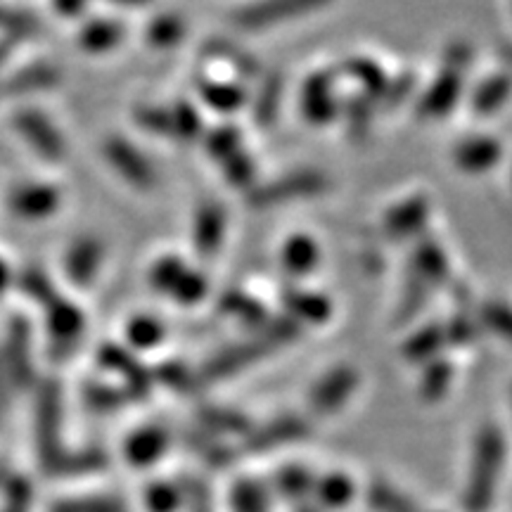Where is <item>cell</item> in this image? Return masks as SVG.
Segmentation results:
<instances>
[{
    "mask_svg": "<svg viewBox=\"0 0 512 512\" xmlns=\"http://www.w3.org/2000/svg\"><path fill=\"white\" fill-rule=\"evenodd\" d=\"M505 465V437L501 427L484 425L472 446L470 470H467L463 508L465 512H489L496 501L498 482Z\"/></svg>",
    "mask_w": 512,
    "mask_h": 512,
    "instance_id": "obj_1",
    "label": "cell"
},
{
    "mask_svg": "<svg viewBox=\"0 0 512 512\" xmlns=\"http://www.w3.org/2000/svg\"><path fill=\"white\" fill-rule=\"evenodd\" d=\"M36 456L43 470L53 475L55 465L67 451L64 446V396L62 384L55 377H38L34 384V408H31Z\"/></svg>",
    "mask_w": 512,
    "mask_h": 512,
    "instance_id": "obj_2",
    "label": "cell"
},
{
    "mask_svg": "<svg viewBox=\"0 0 512 512\" xmlns=\"http://www.w3.org/2000/svg\"><path fill=\"white\" fill-rule=\"evenodd\" d=\"M34 337V325L22 313H15L5 325L0 339V368L8 377L12 392H27L38 382Z\"/></svg>",
    "mask_w": 512,
    "mask_h": 512,
    "instance_id": "obj_3",
    "label": "cell"
},
{
    "mask_svg": "<svg viewBox=\"0 0 512 512\" xmlns=\"http://www.w3.org/2000/svg\"><path fill=\"white\" fill-rule=\"evenodd\" d=\"M15 136L29 147L38 159L48 164H60L69 155L67 138L57 121L38 105H19L10 117Z\"/></svg>",
    "mask_w": 512,
    "mask_h": 512,
    "instance_id": "obj_4",
    "label": "cell"
},
{
    "mask_svg": "<svg viewBox=\"0 0 512 512\" xmlns=\"http://www.w3.org/2000/svg\"><path fill=\"white\" fill-rule=\"evenodd\" d=\"M330 188V178L318 169H299L292 174L278 176L268 183L254 185L247 190V204L252 209H271L280 204L311 200V197L323 195Z\"/></svg>",
    "mask_w": 512,
    "mask_h": 512,
    "instance_id": "obj_5",
    "label": "cell"
},
{
    "mask_svg": "<svg viewBox=\"0 0 512 512\" xmlns=\"http://www.w3.org/2000/svg\"><path fill=\"white\" fill-rule=\"evenodd\" d=\"M64 204V190L60 183L29 178L12 185L5 195V207L19 221H46L55 216Z\"/></svg>",
    "mask_w": 512,
    "mask_h": 512,
    "instance_id": "obj_6",
    "label": "cell"
},
{
    "mask_svg": "<svg viewBox=\"0 0 512 512\" xmlns=\"http://www.w3.org/2000/svg\"><path fill=\"white\" fill-rule=\"evenodd\" d=\"M102 157L121 181L138 190L157 185V169L140 147L124 136H110L102 143Z\"/></svg>",
    "mask_w": 512,
    "mask_h": 512,
    "instance_id": "obj_7",
    "label": "cell"
},
{
    "mask_svg": "<svg viewBox=\"0 0 512 512\" xmlns=\"http://www.w3.org/2000/svg\"><path fill=\"white\" fill-rule=\"evenodd\" d=\"M105 242L95 235H79L62 254V273L74 290H91L105 266Z\"/></svg>",
    "mask_w": 512,
    "mask_h": 512,
    "instance_id": "obj_8",
    "label": "cell"
},
{
    "mask_svg": "<svg viewBox=\"0 0 512 512\" xmlns=\"http://www.w3.org/2000/svg\"><path fill=\"white\" fill-rule=\"evenodd\" d=\"M41 311L43 330H46L50 347L55 351H72L74 347H79L83 332H86V313L79 304L60 292Z\"/></svg>",
    "mask_w": 512,
    "mask_h": 512,
    "instance_id": "obj_9",
    "label": "cell"
},
{
    "mask_svg": "<svg viewBox=\"0 0 512 512\" xmlns=\"http://www.w3.org/2000/svg\"><path fill=\"white\" fill-rule=\"evenodd\" d=\"M361 375L354 366L330 368L309 392V411L318 418H330L347 406L351 396L356 394Z\"/></svg>",
    "mask_w": 512,
    "mask_h": 512,
    "instance_id": "obj_10",
    "label": "cell"
},
{
    "mask_svg": "<svg viewBox=\"0 0 512 512\" xmlns=\"http://www.w3.org/2000/svg\"><path fill=\"white\" fill-rule=\"evenodd\" d=\"M323 8L311 0H278V3H254L230 12V24L242 31H264L292 22V19L309 15Z\"/></svg>",
    "mask_w": 512,
    "mask_h": 512,
    "instance_id": "obj_11",
    "label": "cell"
},
{
    "mask_svg": "<svg viewBox=\"0 0 512 512\" xmlns=\"http://www.w3.org/2000/svg\"><path fill=\"white\" fill-rule=\"evenodd\" d=\"M98 363L124 380V387L121 389L126 392L128 401L145 399L150 394L152 384H155L150 370L143 368V363L131 354V349L121 347V344H102L98 351Z\"/></svg>",
    "mask_w": 512,
    "mask_h": 512,
    "instance_id": "obj_12",
    "label": "cell"
},
{
    "mask_svg": "<svg viewBox=\"0 0 512 512\" xmlns=\"http://www.w3.org/2000/svg\"><path fill=\"white\" fill-rule=\"evenodd\" d=\"M62 69L50 60H34L0 76V98H22L60 86Z\"/></svg>",
    "mask_w": 512,
    "mask_h": 512,
    "instance_id": "obj_13",
    "label": "cell"
},
{
    "mask_svg": "<svg viewBox=\"0 0 512 512\" xmlns=\"http://www.w3.org/2000/svg\"><path fill=\"white\" fill-rule=\"evenodd\" d=\"M311 422L309 418L297 413H285L278 415V418L268 420L266 425L252 427V432L245 437L247 451L252 453H264L273 451V448L290 446L294 441H302L309 437Z\"/></svg>",
    "mask_w": 512,
    "mask_h": 512,
    "instance_id": "obj_14",
    "label": "cell"
},
{
    "mask_svg": "<svg viewBox=\"0 0 512 512\" xmlns=\"http://www.w3.org/2000/svg\"><path fill=\"white\" fill-rule=\"evenodd\" d=\"M430 197L427 195H411L399 204H394L387 214L382 216V233L389 240H406L413 238L425 230L427 219H430Z\"/></svg>",
    "mask_w": 512,
    "mask_h": 512,
    "instance_id": "obj_15",
    "label": "cell"
},
{
    "mask_svg": "<svg viewBox=\"0 0 512 512\" xmlns=\"http://www.w3.org/2000/svg\"><path fill=\"white\" fill-rule=\"evenodd\" d=\"M463 88V72L444 67V72L422 91L418 100V114L422 119H444L446 114L458 105Z\"/></svg>",
    "mask_w": 512,
    "mask_h": 512,
    "instance_id": "obj_16",
    "label": "cell"
},
{
    "mask_svg": "<svg viewBox=\"0 0 512 512\" xmlns=\"http://www.w3.org/2000/svg\"><path fill=\"white\" fill-rule=\"evenodd\" d=\"M339 100L335 95V74L316 72L302 88V114L311 124H328L337 117Z\"/></svg>",
    "mask_w": 512,
    "mask_h": 512,
    "instance_id": "obj_17",
    "label": "cell"
},
{
    "mask_svg": "<svg viewBox=\"0 0 512 512\" xmlns=\"http://www.w3.org/2000/svg\"><path fill=\"white\" fill-rule=\"evenodd\" d=\"M268 351L271 349L266 347L264 339H254V342H245V344H238V347L223 349L221 354H216L207 366H204L202 382L226 380V377L240 373V370H245L247 366H252V363L259 361V358H264Z\"/></svg>",
    "mask_w": 512,
    "mask_h": 512,
    "instance_id": "obj_18",
    "label": "cell"
},
{
    "mask_svg": "<svg viewBox=\"0 0 512 512\" xmlns=\"http://www.w3.org/2000/svg\"><path fill=\"white\" fill-rule=\"evenodd\" d=\"M228 226V214L219 202H204L197 209L195 221H192V242H195V252L204 256H214L223 245Z\"/></svg>",
    "mask_w": 512,
    "mask_h": 512,
    "instance_id": "obj_19",
    "label": "cell"
},
{
    "mask_svg": "<svg viewBox=\"0 0 512 512\" xmlns=\"http://www.w3.org/2000/svg\"><path fill=\"white\" fill-rule=\"evenodd\" d=\"M126 38L124 22L114 17H88L83 19L79 31H76V43L83 53L105 55L119 48Z\"/></svg>",
    "mask_w": 512,
    "mask_h": 512,
    "instance_id": "obj_20",
    "label": "cell"
},
{
    "mask_svg": "<svg viewBox=\"0 0 512 512\" xmlns=\"http://www.w3.org/2000/svg\"><path fill=\"white\" fill-rule=\"evenodd\" d=\"M169 448V432L159 425L138 427L124 441V460L133 467H150L162 460Z\"/></svg>",
    "mask_w": 512,
    "mask_h": 512,
    "instance_id": "obj_21",
    "label": "cell"
},
{
    "mask_svg": "<svg viewBox=\"0 0 512 512\" xmlns=\"http://www.w3.org/2000/svg\"><path fill=\"white\" fill-rule=\"evenodd\" d=\"M503 157V145L496 138L475 136L465 138L463 143L453 147V162L465 174H484V171L494 169Z\"/></svg>",
    "mask_w": 512,
    "mask_h": 512,
    "instance_id": "obj_22",
    "label": "cell"
},
{
    "mask_svg": "<svg viewBox=\"0 0 512 512\" xmlns=\"http://www.w3.org/2000/svg\"><path fill=\"white\" fill-rule=\"evenodd\" d=\"M408 271L418 275L422 283H427L430 287H439L441 283H446L448 275H451V264H448L444 247H441L437 240L422 238L418 242V247L413 249Z\"/></svg>",
    "mask_w": 512,
    "mask_h": 512,
    "instance_id": "obj_23",
    "label": "cell"
},
{
    "mask_svg": "<svg viewBox=\"0 0 512 512\" xmlns=\"http://www.w3.org/2000/svg\"><path fill=\"white\" fill-rule=\"evenodd\" d=\"M287 318H292L299 328L304 325H325L330 318L332 304L328 297L306 290H287L283 294Z\"/></svg>",
    "mask_w": 512,
    "mask_h": 512,
    "instance_id": "obj_24",
    "label": "cell"
},
{
    "mask_svg": "<svg viewBox=\"0 0 512 512\" xmlns=\"http://www.w3.org/2000/svg\"><path fill=\"white\" fill-rule=\"evenodd\" d=\"M320 261V247L311 235H292L280 249V268L294 278H304L316 271Z\"/></svg>",
    "mask_w": 512,
    "mask_h": 512,
    "instance_id": "obj_25",
    "label": "cell"
},
{
    "mask_svg": "<svg viewBox=\"0 0 512 512\" xmlns=\"http://www.w3.org/2000/svg\"><path fill=\"white\" fill-rule=\"evenodd\" d=\"M15 290L22 294L24 299H29L31 304L41 306V309L46 304L53 302L57 294H60V290H57V285H55V280L50 278V273L46 271V268H41L36 264L17 268Z\"/></svg>",
    "mask_w": 512,
    "mask_h": 512,
    "instance_id": "obj_26",
    "label": "cell"
},
{
    "mask_svg": "<svg viewBox=\"0 0 512 512\" xmlns=\"http://www.w3.org/2000/svg\"><path fill=\"white\" fill-rule=\"evenodd\" d=\"M354 494V479L344 475V472H328V475L316 477L311 496L316 498V505L320 510H339L351 503Z\"/></svg>",
    "mask_w": 512,
    "mask_h": 512,
    "instance_id": "obj_27",
    "label": "cell"
},
{
    "mask_svg": "<svg viewBox=\"0 0 512 512\" xmlns=\"http://www.w3.org/2000/svg\"><path fill=\"white\" fill-rule=\"evenodd\" d=\"M512 98V74H494L477 86L472 95V112L479 117H491V114L501 110Z\"/></svg>",
    "mask_w": 512,
    "mask_h": 512,
    "instance_id": "obj_28",
    "label": "cell"
},
{
    "mask_svg": "<svg viewBox=\"0 0 512 512\" xmlns=\"http://www.w3.org/2000/svg\"><path fill=\"white\" fill-rule=\"evenodd\" d=\"M446 344V325L434 323L411 335V339L403 344V356L411 363H430L434 358H439L441 349H444Z\"/></svg>",
    "mask_w": 512,
    "mask_h": 512,
    "instance_id": "obj_29",
    "label": "cell"
},
{
    "mask_svg": "<svg viewBox=\"0 0 512 512\" xmlns=\"http://www.w3.org/2000/svg\"><path fill=\"white\" fill-rule=\"evenodd\" d=\"M166 328L162 320L155 316H147V313H138L126 323L124 328V339L126 349L131 351H152L157 349L159 344L164 342Z\"/></svg>",
    "mask_w": 512,
    "mask_h": 512,
    "instance_id": "obj_30",
    "label": "cell"
},
{
    "mask_svg": "<svg viewBox=\"0 0 512 512\" xmlns=\"http://www.w3.org/2000/svg\"><path fill=\"white\" fill-rule=\"evenodd\" d=\"M107 463V453L98 446H88V448H79V451H64V456L60 458V463L55 465L53 475H62V477H81V475H95V472L105 470Z\"/></svg>",
    "mask_w": 512,
    "mask_h": 512,
    "instance_id": "obj_31",
    "label": "cell"
},
{
    "mask_svg": "<svg viewBox=\"0 0 512 512\" xmlns=\"http://www.w3.org/2000/svg\"><path fill=\"white\" fill-rule=\"evenodd\" d=\"M43 31V22L36 12L27 8H12V5H0V38L8 41H24V38L38 36Z\"/></svg>",
    "mask_w": 512,
    "mask_h": 512,
    "instance_id": "obj_32",
    "label": "cell"
},
{
    "mask_svg": "<svg viewBox=\"0 0 512 512\" xmlns=\"http://www.w3.org/2000/svg\"><path fill=\"white\" fill-rule=\"evenodd\" d=\"M185 31H188V24H185V19L181 15H176V12H164V15L152 17L150 22H147L145 43L157 50L174 48L183 41Z\"/></svg>",
    "mask_w": 512,
    "mask_h": 512,
    "instance_id": "obj_33",
    "label": "cell"
},
{
    "mask_svg": "<svg viewBox=\"0 0 512 512\" xmlns=\"http://www.w3.org/2000/svg\"><path fill=\"white\" fill-rule=\"evenodd\" d=\"M285 81L280 74H266L261 81L259 93L254 98V121L259 126H271L278 119L280 102H283Z\"/></svg>",
    "mask_w": 512,
    "mask_h": 512,
    "instance_id": "obj_34",
    "label": "cell"
},
{
    "mask_svg": "<svg viewBox=\"0 0 512 512\" xmlns=\"http://www.w3.org/2000/svg\"><path fill=\"white\" fill-rule=\"evenodd\" d=\"M197 91H200L202 100L207 102L211 110L216 112H235L245 105L247 95L238 83L230 81H200L197 83Z\"/></svg>",
    "mask_w": 512,
    "mask_h": 512,
    "instance_id": "obj_35",
    "label": "cell"
},
{
    "mask_svg": "<svg viewBox=\"0 0 512 512\" xmlns=\"http://www.w3.org/2000/svg\"><path fill=\"white\" fill-rule=\"evenodd\" d=\"M313 484H316V477H313L309 467L302 465L280 467L278 475L273 477V489L283 498H290V501H304L306 496H311Z\"/></svg>",
    "mask_w": 512,
    "mask_h": 512,
    "instance_id": "obj_36",
    "label": "cell"
},
{
    "mask_svg": "<svg viewBox=\"0 0 512 512\" xmlns=\"http://www.w3.org/2000/svg\"><path fill=\"white\" fill-rule=\"evenodd\" d=\"M230 508L233 512H268L271 510L268 489L256 479H238L230 491Z\"/></svg>",
    "mask_w": 512,
    "mask_h": 512,
    "instance_id": "obj_37",
    "label": "cell"
},
{
    "mask_svg": "<svg viewBox=\"0 0 512 512\" xmlns=\"http://www.w3.org/2000/svg\"><path fill=\"white\" fill-rule=\"evenodd\" d=\"M344 69H347V74L351 76V79L361 83V95H366L368 100L384 98V91H387L389 79L384 76L382 67H377V64L370 60H361V57H356V60H349L347 64H344Z\"/></svg>",
    "mask_w": 512,
    "mask_h": 512,
    "instance_id": "obj_38",
    "label": "cell"
},
{
    "mask_svg": "<svg viewBox=\"0 0 512 512\" xmlns=\"http://www.w3.org/2000/svg\"><path fill=\"white\" fill-rule=\"evenodd\" d=\"M171 114V136L183 143H192V140H200L204 136V121L200 112L185 100H176L174 105H169Z\"/></svg>",
    "mask_w": 512,
    "mask_h": 512,
    "instance_id": "obj_39",
    "label": "cell"
},
{
    "mask_svg": "<svg viewBox=\"0 0 512 512\" xmlns=\"http://www.w3.org/2000/svg\"><path fill=\"white\" fill-rule=\"evenodd\" d=\"M200 420L207 427V432L214 434H238V437H247L252 432V425L242 413L230 411V408L207 406L200 411Z\"/></svg>",
    "mask_w": 512,
    "mask_h": 512,
    "instance_id": "obj_40",
    "label": "cell"
},
{
    "mask_svg": "<svg viewBox=\"0 0 512 512\" xmlns=\"http://www.w3.org/2000/svg\"><path fill=\"white\" fill-rule=\"evenodd\" d=\"M368 505L375 512H420V508L411 498L396 491L392 484L380 482V479H375L368 486Z\"/></svg>",
    "mask_w": 512,
    "mask_h": 512,
    "instance_id": "obj_41",
    "label": "cell"
},
{
    "mask_svg": "<svg viewBox=\"0 0 512 512\" xmlns=\"http://www.w3.org/2000/svg\"><path fill=\"white\" fill-rule=\"evenodd\" d=\"M453 382V366L446 361V358H434V361L427 363L425 373H422L420 380V396L425 401H439L441 396L448 392Z\"/></svg>",
    "mask_w": 512,
    "mask_h": 512,
    "instance_id": "obj_42",
    "label": "cell"
},
{
    "mask_svg": "<svg viewBox=\"0 0 512 512\" xmlns=\"http://www.w3.org/2000/svg\"><path fill=\"white\" fill-rule=\"evenodd\" d=\"M202 140H204V147H207V155L219 159V162L242 150V133L240 128L233 124H221L216 128H209V131H204Z\"/></svg>",
    "mask_w": 512,
    "mask_h": 512,
    "instance_id": "obj_43",
    "label": "cell"
},
{
    "mask_svg": "<svg viewBox=\"0 0 512 512\" xmlns=\"http://www.w3.org/2000/svg\"><path fill=\"white\" fill-rule=\"evenodd\" d=\"M185 271H188V264L176 254H164L152 264L150 268V285L155 287L157 292L171 294V290L178 285V280L183 278Z\"/></svg>",
    "mask_w": 512,
    "mask_h": 512,
    "instance_id": "obj_44",
    "label": "cell"
},
{
    "mask_svg": "<svg viewBox=\"0 0 512 512\" xmlns=\"http://www.w3.org/2000/svg\"><path fill=\"white\" fill-rule=\"evenodd\" d=\"M430 290H432L430 285L422 283L418 275H413L411 271H408L406 287H403L399 309H396V320L408 323V320L418 316V313L425 309V302H427V297H430Z\"/></svg>",
    "mask_w": 512,
    "mask_h": 512,
    "instance_id": "obj_45",
    "label": "cell"
},
{
    "mask_svg": "<svg viewBox=\"0 0 512 512\" xmlns=\"http://www.w3.org/2000/svg\"><path fill=\"white\" fill-rule=\"evenodd\" d=\"M185 503V489L171 482H155L145 489V508L150 512H178Z\"/></svg>",
    "mask_w": 512,
    "mask_h": 512,
    "instance_id": "obj_46",
    "label": "cell"
},
{
    "mask_svg": "<svg viewBox=\"0 0 512 512\" xmlns=\"http://www.w3.org/2000/svg\"><path fill=\"white\" fill-rule=\"evenodd\" d=\"M204 50H207L211 57H216V60L230 62L240 74H245V76H254L261 72V64L256 62L252 55L245 53V50L238 46H233V43L223 41V38H216V41L207 43V48Z\"/></svg>",
    "mask_w": 512,
    "mask_h": 512,
    "instance_id": "obj_47",
    "label": "cell"
},
{
    "mask_svg": "<svg viewBox=\"0 0 512 512\" xmlns=\"http://www.w3.org/2000/svg\"><path fill=\"white\" fill-rule=\"evenodd\" d=\"M50 512H128L124 501L110 496H86V498H64L50 505Z\"/></svg>",
    "mask_w": 512,
    "mask_h": 512,
    "instance_id": "obj_48",
    "label": "cell"
},
{
    "mask_svg": "<svg viewBox=\"0 0 512 512\" xmlns=\"http://www.w3.org/2000/svg\"><path fill=\"white\" fill-rule=\"evenodd\" d=\"M83 399L91 408L100 413L107 411H117V408L124 406L128 401L126 392L121 387H114V384H102V382H93L83 389Z\"/></svg>",
    "mask_w": 512,
    "mask_h": 512,
    "instance_id": "obj_49",
    "label": "cell"
},
{
    "mask_svg": "<svg viewBox=\"0 0 512 512\" xmlns=\"http://www.w3.org/2000/svg\"><path fill=\"white\" fill-rule=\"evenodd\" d=\"M221 164H223V178H226L230 185H235V188H245V190L254 188L256 164L245 150L235 152V155L223 159Z\"/></svg>",
    "mask_w": 512,
    "mask_h": 512,
    "instance_id": "obj_50",
    "label": "cell"
},
{
    "mask_svg": "<svg viewBox=\"0 0 512 512\" xmlns=\"http://www.w3.org/2000/svg\"><path fill=\"white\" fill-rule=\"evenodd\" d=\"M207 292H209L207 278H204L200 271H192V268H188L183 278L178 280V285L171 290L169 297L181 306H195L207 297Z\"/></svg>",
    "mask_w": 512,
    "mask_h": 512,
    "instance_id": "obj_51",
    "label": "cell"
},
{
    "mask_svg": "<svg viewBox=\"0 0 512 512\" xmlns=\"http://www.w3.org/2000/svg\"><path fill=\"white\" fill-rule=\"evenodd\" d=\"M133 119L147 133H155L159 138H174L171 136V114L169 107L162 105H138L133 110Z\"/></svg>",
    "mask_w": 512,
    "mask_h": 512,
    "instance_id": "obj_52",
    "label": "cell"
},
{
    "mask_svg": "<svg viewBox=\"0 0 512 512\" xmlns=\"http://www.w3.org/2000/svg\"><path fill=\"white\" fill-rule=\"evenodd\" d=\"M479 320L484 328L496 332L498 337L508 339L512 344V309L503 302H486L482 309H479Z\"/></svg>",
    "mask_w": 512,
    "mask_h": 512,
    "instance_id": "obj_53",
    "label": "cell"
},
{
    "mask_svg": "<svg viewBox=\"0 0 512 512\" xmlns=\"http://www.w3.org/2000/svg\"><path fill=\"white\" fill-rule=\"evenodd\" d=\"M31 498H34V489L31 482L22 475H10L5 482V503L3 512H29Z\"/></svg>",
    "mask_w": 512,
    "mask_h": 512,
    "instance_id": "obj_54",
    "label": "cell"
},
{
    "mask_svg": "<svg viewBox=\"0 0 512 512\" xmlns=\"http://www.w3.org/2000/svg\"><path fill=\"white\" fill-rule=\"evenodd\" d=\"M344 117H347L349 131L354 138H363L368 133L370 121H373V107L366 95L358 93L356 98H351L344 107Z\"/></svg>",
    "mask_w": 512,
    "mask_h": 512,
    "instance_id": "obj_55",
    "label": "cell"
},
{
    "mask_svg": "<svg viewBox=\"0 0 512 512\" xmlns=\"http://www.w3.org/2000/svg\"><path fill=\"white\" fill-rule=\"evenodd\" d=\"M152 380L164 384V387L169 389H176V392H188L192 387V375L190 370L183 366V363H164V366H159L155 373H152Z\"/></svg>",
    "mask_w": 512,
    "mask_h": 512,
    "instance_id": "obj_56",
    "label": "cell"
},
{
    "mask_svg": "<svg viewBox=\"0 0 512 512\" xmlns=\"http://www.w3.org/2000/svg\"><path fill=\"white\" fill-rule=\"evenodd\" d=\"M444 57H446V67L448 69H456V72H465V67L472 60V48L467 46V43H463V41L451 43Z\"/></svg>",
    "mask_w": 512,
    "mask_h": 512,
    "instance_id": "obj_57",
    "label": "cell"
},
{
    "mask_svg": "<svg viewBox=\"0 0 512 512\" xmlns=\"http://www.w3.org/2000/svg\"><path fill=\"white\" fill-rule=\"evenodd\" d=\"M15 275L17 268H12V264L0 254V299L8 297L10 290H15Z\"/></svg>",
    "mask_w": 512,
    "mask_h": 512,
    "instance_id": "obj_58",
    "label": "cell"
},
{
    "mask_svg": "<svg viewBox=\"0 0 512 512\" xmlns=\"http://www.w3.org/2000/svg\"><path fill=\"white\" fill-rule=\"evenodd\" d=\"M57 15H62L64 19H72V17H76V19H81L83 15H86V10H88V5H81V3H60V5H55L53 8Z\"/></svg>",
    "mask_w": 512,
    "mask_h": 512,
    "instance_id": "obj_59",
    "label": "cell"
},
{
    "mask_svg": "<svg viewBox=\"0 0 512 512\" xmlns=\"http://www.w3.org/2000/svg\"><path fill=\"white\" fill-rule=\"evenodd\" d=\"M17 46H19V43H15V41H8V38H0V76H3L5 69H8V62H10L12 53H15V50H17Z\"/></svg>",
    "mask_w": 512,
    "mask_h": 512,
    "instance_id": "obj_60",
    "label": "cell"
},
{
    "mask_svg": "<svg viewBox=\"0 0 512 512\" xmlns=\"http://www.w3.org/2000/svg\"><path fill=\"white\" fill-rule=\"evenodd\" d=\"M5 408H8V401H5V396H3V394H0V418H3Z\"/></svg>",
    "mask_w": 512,
    "mask_h": 512,
    "instance_id": "obj_61",
    "label": "cell"
},
{
    "mask_svg": "<svg viewBox=\"0 0 512 512\" xmlns=\"http://www.w3.org/2000/svg\"><path fill=\"white\" fill-rule=\"evenodd\" d=\"M299 512H320L318 505H306V510H299Z\"/></svg>",
    "mask_w": 512,
    "mask_h": 512,
    "instance_id": "obj_62",
    "label": "cell"
}]
</instances>
